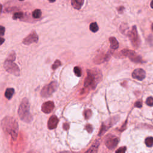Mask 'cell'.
Returning a JSON list of instances; mask_svg holds the SVG:
<instances>
[{
  "instance_id": "obj_1",
  "label": "cell",
  "mask_w": 153,
  "mask_h": 153,
  "mask_svg": "<svg viewBox=\"0 0 153 153\" xmlns=\"http://www.w3.org/2000/svg\"><path fill=\"white\" fill-rule=\"evenodd\" d=\"M102 78V74L99 70H88L85 80L84 87L87 90L94 89Z\"/></svg>"
},
{
  "instance_id": "obj_2",
  "label": "cell",
  "mask_w": 153,
  "mask_h": 153,
  "mask_svg": "<svg viewBox=\"0 0 153 153\" xmlns=\"http://www.w3.org/2000/svg\"><path fill=\"white\" fill-rule=\"evenodd\" d=\"M2 126L6 132L11 135L13 139H16L18 134V124L15 119L10 117H7L2 121Z\"/></svg>"
},
{
  "instance_id": "obj_3",
  "label": "cell",
  "mask_w": 153,
  "mask_h": 153,
  "mask_svg": "<svg viewBox=\"0 0 153 153\" xmlns=\"http://www.w3.org/2000/svg\"><path fill=\"white\" fill-rule=\"evenodd\" d=\"M18 114L20 119L26 123H30L32 120V117L29 112V103L26 98L23 99L19 108Z\"/></svg>"
},
{
  "instance_id": "obj_4",
  "label": "cell",
  "mask_w": 153,
  "mask_h": 153,
  "mask_svg": "<svg viewBox=\"0 0 153 153\" xmlns=\"http://www.w3.org/2000/svg\"><path fill=\"white\" fill-rule=\"evenodd\" d=\"M14 60H15V53L13 52V53L11 54L7 59L5 61L4 68L8 72L16 76H19V69L18 66L14 62H13Z\"/></svg>"
},
{
  "instance_id": "obj_5",
  "label": "cell",
  "mask_w": 153,
  "mask_h": 153,
  "mask_svg": "<svg viewBox=\"0 0 153 153\" xmlns=\"http://www.w3.org/2000/svg\"><path fill=\"white\" fill-rule=\"evenodd\" d=\"M57 82H55V81H52L49 84L45 86L42 89L41 92V94L43 97L50 96L51 94H52L56 91V90L57 89Z\"/></svg>"
},
{
  "instance_id": "obj_6",
  "label": "cell",
  "mask_w": 153,
  "mask_h": 153,
  "mask_svg": "<svg viewBox=\"0 0 153 153\" xmlns=\"http://www.w3.org/2000/svg\"><path fill=\"white\" fill-rule=\"evenodd\" d=\"M127 36L130 38L133 45L135 47H137L140 44V40L138 34H137L136 26H133L131 31H129L127 33Z\"/></svg>"
},
{
  "instance_id": "obj_7",
  "label": "cell",
  "mask_w": 153,
  "mask_h": 153,
  "mask_svg": "<svg viewBox=\"0 0 153 153\" xmlns=\"http://www.w3.org/2000/svg\"><path fill=\"white\" fill-rule=\"evenodd\" d=\"M119 142V139L114 135H109L106 136L105 139V145L109 149H112L115 148Z\"/></svg>"
},
{
  "instance_id": "obj_8",
  "label": "cell",
  "mask_w": 153,
  "mask_h": 153,
  "mask_svg": "<svg viewBox=\"0 0 153 153\" xmlns=\"http://www.w3.org/2000/svg\"><path fill=\"white\" fill-rule=\"evenodd\" d=\"M121 53L124 56H127L133 62H136V63H139V62L141 63L142 62L141 56H139L135 51H132V50H124L123 51H121Z\"/></svg>"
},
{
  "instance_id": "obj_9",
  "label": "cell",
  "mask_w": 153,
  "mask_h": 153,
  "mask_svg": "<svg viewBox=\"0 0 153 153\" xmlns=\"http://www.w3.org/2000/svg\"><path fill=\"white\" fill-rule=\"evenodd\" d=\"M118 119H117V117H114L113 118H111V119H109L108 120H107L105 123H103L102 125L101 129H100V132H99V136H102L104 133L106 132V130H108V129L110 127L114 125V124H115L118 120Z\"/></svg>"
},
{
  "instance_id": "obj_10",
  "label": "cell",
  "mask_w": 153,
  "mask_h": 153,
  "mask_svg": "<svg viewBox=\"0 0 153 153\" xmlns=\"http://www.w3.org/2000/svg\"><path fill=\"white\" fill-rule=\"evenodd\" d=\"M38 40V37L37 33L35 31H32L27 37L24 38L23 40V43L26 45H29L33 43H37Z\"/></svg>"
},
{
  "instance_id": "obj_11",
  "label": "cell",
  "mask_w": 153,
  "mask_h": 153,
  "mask_svg": "<svg viewBox=\"0 0 153 153\" xmlns=\"http://www.w3.org/2000/svg\"><path fill=\"white\" fill-rule=\"evenodd\" d=\"M145 75L146 74L145 71L141 68L135 69L132 73L133 78L137 80H140V81L143 80L145 77Z\"/></svg>"
},
{
  "instance_id": "obj_12",
  "label": "cell",
  "mask_w": 153,
  "mask_h": 153,
  "mask_svg": "<svg viewBox=\"0 0 153 153\" xmlns=\"http://www.w3.org/2000/svg\"><path fill=\"white\" fill-rule=\"evenodd\" d=\"M54 108H55V104L53 102L48 101L42 105L41 110L44 113L49 114L53 110Z\"/></svg>"
},
{
  "instance_id": "obj_13",
  "label": "cell",
  "mask_w": 153,
  "mask_h": 153,
  "mask_svg": "<svg viewBox=\"0 0 153 153\" xmlns=\"http://www.w3.org/2000/svg\"><path fill=\"white\" fill-rule=\"evenodd\" d=\"M59 119L56 115H52L48 121V128L50 130L54 129L57 127V124H58Z\"/></svg>"
},
{
  "instance_id": "obj_14",
  "label": "cell",
  "mask_w": 153,
  "mask_h": 153,
  "mask_svg": "<svg viewBox=\"0 0 153 153\" xmlns=\"http://www.w3.org/2000/svg\"><path fill=\"white\" fill-rule=\"evenodd\" d=\"M84 0H71V4L75 9L80 10L84 4Z\"/></svg>"
},
{
  "instance_id": "obj_15",
  "label": "cell",
  "mask_w": 153,
  "mask_h": 153,
  "mask_svg": "<svg viewBox=\"0 0 153 153\" xmlns=\"http://www.w3.org/2000/svg\"><path fill=\"white\" fill-rule=\"evenodd\" d=\"M109 41H110V47L113 50H116L119 47V43H118V41L114 37H110L109 38Z\"/></svg>"
},
{
  "instance_id": "obj_16",
  "label": "cell",
  "mask_w": 153,
  "mask_h": 153,
  "mask_svg": "<svg viewBox=\"0 0 153 153\" xmlns=\"http://www.w3.org/2000/svg\"><path fill=\"white\" fill-rule=\"evenodd\" d=\"M99 146V142L98 140H96V141H94V142L93 143L92 147L90 148V149H88L86 152H87V153H96V152H97V151H98Z\"/></svg>"
},
{
  "instance_id": "obj_17",
  "label": "cell",
  "mask_w": 153,
  "mask_h": 153,
  "mask_svg": "<svg viewBox=\"0 0 153 153\" xmlns=\"http://www.w3.org/2000/svg\"><path fill=\"white\" fill-rule=\"evenodd\" d=\"M14 93V90L13 88H8L6 90L5 93V96L8 99H10Z\"/></svg>"
},
{
  "instance_id": "obj_18",
  "label": "cell",
  "mask_w": 153,
  "mask_h": 153,
  "mask_svg": "<svg viewBox=\"0 0 153 153\" xmlns=\"http://www.w3.org/2000/svg\"><path fill=\"white\" fill-rule=\"evenodd\" d=\"M90 29L93 32H96L99 30V26L96 22L92 23L90 25Z\"/></svg>"
},
{
  "instance_id": "obj_19",
  "label": "cell",
  "mask_w": 153,
  "mask_h": 153,
  "mask_svg": "<svg viewBox=\"0 0 153 153\" xmlns=\"http://www.w3.org/2000/svg\"><path fill=\"white\" fill-rule=\"evenodd\" d=\"M41 16V11L39 9L35 10L32 13V16L35 19H38V18L40 17Z\"/></svg>"
},
{
  "instance_id": "obj_20",
  "label": "cell",
  "mask_w": 153,
  "mask_h": 153,
  "mask_svg": "<svg viewBox=\"0 0 153 153\" xmlns=\"http://www.w3.org/2000/svg\"><path fill=\"white\" fill-rule=\"evenodd\" d=\"M145 143L146 145L148 147H152L153 145V137H148L146 138L145 141Z\"/></svg>"
},
{
  "instance_id": "obj_21",
  "label": "cell",
  "mask_w": 153,
  "mask_h": 153,
  "mask_svg": "<svg viewBox=\"0 0 153 153\" xmlns=\"http://www.w3.org/2000/svg\"><path fill=\"white\" fill-rule=\"evenodd\" d=\"M74 72L75 75L77 76H81L82 74V71H81V68L79 66H75L74 68Z\"/></svg>"
},
{
  "instance_id": "obj_22",
  "label": "cell",
  "mask_w": 153,
  "mask_h": 153,
  "mask_svg": "<svg viewBox=\"0 0 153 153\" xmlns=\"http://www.w3.org/2000/svg\"><path fill=\"white\" fill-rule=\"evenodd\" d=\"M92 114V112L90 109H86L84 112V115L86 119H88L91 117Z\"/></svg>"
},
{
  "instance_id": "obj_23",
  "label": "cell",
  "mask_w": 153,
  "mask_h": 153,
  "mask_svg": "<svg viewBox=\"0 0 153 153\" xmlns=\"http://www.w3.org/2000/svg\"><path fill=\"white\" fill-rule=\"evenodd\" d=\"M146 104L148 105V106H153V98L152 97H149L147 98V100H146Z\"/></svg>"
},
{
  "instance_id": "obj_24",
  "label": "cell",
  "mask_w": 153,
  "mask_h": 153,
  "mask_svg": "<svg viewBox=\"0 0 153 153\" xmlns=\"http://www.w3.org/2000/svg\"><path fill=\"white\" fill-rule=\"evenodd\" d=\"M61 65V62L59 60H57L55 62L54 64L52 65V69H56V68H58L59 66Z\"/></svg>"
},
{
  "instance_id": "obj_25",
  "label": "cell",
  "mask_w": 153,
  "mask_h": 153,
  "mask_svg": "<svg viewBox=\"0 0 153 153\" xmlns=\"http://www.w3.org/2000/svg\"><path fill=\"white\" fill-rule=\"evenodd\" d=\"M23 16V13L22 12H17L13 14V18L14 19H17L19 18H21Z\"/></svg>"
},
{
  "instance_id": "obj_26",
  "label": "cell",
  "mask_w": 153,
  "mask_h": 153,
  "mask_svg": "<svg viewBox=\"0 0 153 153\" xmlns=\"http://www.w3.org/2000/svg\"><path fill=\"white\" fill-rule=\"evenodd\" d=\"M86 129L87 131V132L90 133H91L93 131V127L90 124H87L86 126Z\"/></svg>"
},
{
  "instance_id": "obj_27",
  "label": "cell",
  "mask_w": 153,
  "mask_h": 153,
  "mask_svg": "<svg viewBox=\"0 0 153 153\" xmlns=\"http://www.w3.org/2000/svg\"><path fill=\"white\" fill-rule=\"evenodd\" d=\"M142 106V100H138L135 103V106L137 108H141Z\"/></svg>"
},
{
  "instance_id": "obj_28",
  "label": "cell",
  "mask_w": 153,
  "mask_h": 153,
  "mask_svg": "<svg viewBox=\"0 0 153 153\" xmlns=\"http://www.w3.org/2000/svg\"><path fill=\"white\" fill-rule=\"evenodd\" d=\"M126 150V147H121V148H120L119 149H117V151H116V153H125Z\"/></svg>"
},
{
  "instance_id": "obj_29",
  "label": "cell",
  "mask_w": 153,
  "mask_h": 153,
  "mask_svg": "<svg viewBox=\"0 0 153 153\" xmlns=\"http://www.w3.org/2000/svg\"><path fill=\"white\" fill-rule=\"evenodd\" d=\"M5 32V27L2 26H0V36L4 35Z\"/></svg>"
},
{
  "instance_id": "obj_30",
  "label": "cell",
  "mask_w": 153,
  "mask_h": 153,
  "mask_svg": "<svg viewBox=\"0 0 153 153\" xmlns=\"http://www.w3.org/2000/svg\"><path fill=\"white\" fill-rule=\"evenodd\" d=\"M63 129H64V130H68V129H69V124H68V123H64V124H63Z\"/></svg>"
},
{
  "instance_id": "obj_31",
  "label": "cell",
  "mask_w": 153,
  "mask_h": 153,
  "mask_svg": "<svg viewBox=\"0 0 153 153\" xmlns=\"http://www.w3.org/2000/svg\"><path fill=\"white\" fill-rule=\"evenodd\" d=\"M4 39L3 38H1V37H0V45H2V44L4 43Z\"/></svg>"
},
{
  "instance_id": "obj_32",
  "label": "cell",
  "mask_w": 153,
  "mask_h": 153,
  "mask_svg": "<svg viewBox=\"0 0 153 153\" xmlns=\"http://www.w3.org/2000/svg\"><path fill=\"white\" fill-rule=\"evenodd\" d=\"M150 6H151V8L153 9V0L151 1V2Z\"/></svg>"
},
{
  "instance_id": "obj_33",
  "label": "cell",
  "mask_w": 153,
  "mask_h": 153,
  "mask_svg": "<svg viewBox=\"0 0 153 153\" xmlns=\"http://www.w3.org/2000/svg\"><path fill=\"white\" fill-rule=\"evenodd\" d=\"M2 5L0 4V14H1V11H2Z\"/></svg>"
},
{
  "instance_id": "obj_34",
  "label": "cell",
  "mask_w": 153,
  "mask_h": 153,
  "mask_svg": "<svg viewBox=\"0 0 153 153\" xmlns=\"http://www.w3.org/2000/svg\"><path fill=\"white\" fill-rule=\"evenodd\" d=\"M49 1H50V2H55V1H56V0H49Z\"/></svg>"
},
{
  "instance_id": "obj_35",
  "label": "cell",
  "mask_w": 153,
  "mask_h": 153,
  "mask_svg": "<svg viewBox=\"0 0 153 153\" xmlns=\"http://www.w3.org/2000/svg\"><path fill=\"white\" fill-rule=\"evenodd\" d=\"M151 28H152V30H153V25H152Z\"/></svg>"
},
{
  "instance_id": "obj_36",
  "label": "cell",
  "mask_w": 153,
  "mask_h": 153,
  "mask_svg": "<svg viewBox=\"0 0 153 153\" xmlns=\"http://www.w3.org/2000/svg\"><path fill=\"white\" fill-rule=\"evenodd\" d=\"M20 1H23V0H20Z\"/></svg>"
}]
</instances>
